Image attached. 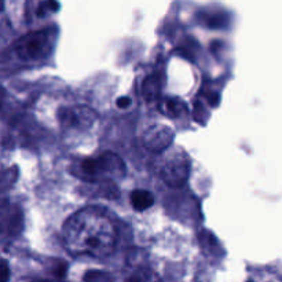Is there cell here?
I'll list each match as a JSON object with an SVG mask.
<instances>
[{
    "mask_svg": "<svg viewBox=\"0 0 282 282\" xmlns=\"http://www.w3.org/2000/svg\"><path fill=\"white\" fill-rule=\"evenodd\" d=\"M62 237L65 248L74 256L105 257L114 249L117 231L102 209L88 207L66 220Z\"/></svg>",
    "mask_w": 282,
    "mask_h": 282,
    "instance_id": "1",
    "label": "cell"
},
{
    "mask_svg": "<svg viewBox=\"0 0 282 282\" xmlns=\"http://www.w3.org/2000/svg\"><path fill=\"white\" fill-rule=\"evenodd\" d=\"M78 178L92 183H109L124 178L126 164L116 153L104 152L98 156L83 158L74 164Z\"/></svg>",
    "mask_w": 282,
    "mask_h": 282,
    "instance_id": "2",
    "label": "cell"
},
{
    "mask_svg": "<svg viewBox=\"0 0 282 282\" xmlns=\"http://www.w3.org/2000/svg\"><path fill=\"white\" fill-rule=\"evenodd\" d=\"M154 171L169 187H180L187 182L190 175V160L187 153L180 148L171 146L154 163Z\"/></svg>",
    "mask_w": 282,
    "mask_h": 282,
    "instance_id": "3",
    "label": "cell"
},
{
    "mask_svg": "<svg viewBox=\"0 0 282 282\" xmlns=\"http://www.w3.org/2000/svg\"><path fill=\"white\" fill-rule=\"evenodd\" d=\"M54 35L48 31L29 33L17 43V54L24 59H43L51 52Z\"/></svg>",
    "mask_w": 282,
    "mask_h": 282,
    "instance_id": "4",
    "label": "cell"
},
{
    "mask_svg": "<svg viewBox=\"0 0 282 282\" xmlns=\"http://www.w3.org/2000/svg\"><path fill=\"white\" fill-rule=\"evenodd\" d=\"M58 122L64 130L86 131L96 122V113L84 105L61 108L58 112Z\"/></svg>",
    "mask_w": 282,
    "mask_h": 282,
    "instance_id": "5",
    "label": "cell"
},
{
    "mask_svg": "<svg viewBox=\"0 0 282 282\" xmlns=\"http://www.w3.org/2000/svg\"><path fill=\"white\" fill-rule=\"evenodd\" d=\"M174 138L175 132L172 128L164 124H154L145 131L142 144L150 152L163 153L172 146Z\"/></svg>",
    "mask_w": 282,
    "mask_h": 282,
    "instance_id": "6",
    "label": "cell"
},
{
    "mask_svg": "<svg viewBox=\"0 0 282 282\" xmlns=\"http://www.w3.org/2000/svg\"><path fill=\"white\" fill-rule=\"evenodd\" d=\"M116 282H161L154 270L140 263L127 265L120 271Z\"/></svg>",
    "mask_w": 282,
    "mask_h": 282,
    "instance_id": "7",
    "label": "cell"
},
{
    "mask_svg": "<svg viewBox=\"0 0 282 282\" xmlns=\"http://www.w3.org/2000/svg\"><path fill=\"white\" fill-rule=\"evenodd\" d=\"M158 108H160V112L169 118L182 117L187 112L186 104L179 98H164L160 100Z\"/></svg>",
    "mask_w": 282,
    "mask_h": 282,
    "instance_id": "8",
    "label": "cell"
},
{
    "mask_svg": "<svg viewBox=\"0 0 282 282\" xmlns=\"http://www.w3.org/2000/svg\"><path fill=\"white\" fill-rule=\"evenodd\" d=\"M131 204L136 211H146L154 204V195L148 190H135L131 194Z\"/></svg>",
    "mask_w": 282,
    "mask_h": 282,
    "instance_id": "9",
    "label": "cell"
},
{
    "mask_svg": "<svg viewBox=\"0 0 282 282\" xmlns=\"http://www.w3.org/2000/svg\"><path fill=\"white\" fill-rule=\"evenodd\" d=\"M160 88H161V82L160 77L153 74V76H149L144 83H142V96H144L146 100H154L158 98L160 95Z\"/></svg>",
    "mask_w": 282,
    "mask_h": 282,
    "instance_id": "10",
    "label": "cell"
},
{
    "mask_svg": "<svg viewBox=\"0 0 282 282\" xmlns=\"http://www.w3.org/2000/svg\"><path fill=\"white\" fill-rule=\"evenodd\" d=\"M10 267L6 260H0V282H9Z\"/></svg>",
    "mask_w": 282,
    "mask_h": 282,
    "instance_id": "11",
    "label": "cell"
},
{
    "mask_svg": "<svg viewBox=\"0 0 282 282\" xmlns=\"http://www.w3.org/2000/svg\"><path fill=\"white\" fill-rule=\"evenodd\" d=\"M116 105H117V108L120 109H127L131 105V99L128 96H122V98H118L116 100Z\"/></svg>",
    "mask_w": 282,
    "mask_h": 282,
    "instance_id": "12",
    "label": "cell"
},
{
    "mask_svg": "<svg viewBox=\"0 0 282 282\" xmlns=\"http://www.w3.org/2000/svg\"><path fill=\"white\" fill-rule=\"evenodd\" d=\"M36 282H50V281H36Z\"/></svg>",
    "mask_w": 282,
    "mask_h": 282,
    "instance_id": "13",
    "label": "cell"
},
{
    "mask_svg": "<svg viewBox=\"0 0 282 282\" xmlns=\"http://www.w3.org/2000/svg\"><path fill=\"white\" fill-rule=\"evenodd\" d=\"M248 282H253V281H248Z\"/></svg>",
    "mask_w": 282,
    "mask_h": 282,
    "instance_id": "14",
    "label": "cell"
}]
</instances>
